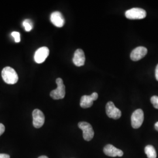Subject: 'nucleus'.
<instances>
[{
    "mask_svg": "<svg viewBox=\"0 0 158 158\" xmlns=\"http://www.w3.org/2000/svg\"><path fill=\"white\" fill-rule=\"evenodd\" d=\"M2 77L6 83L14 85L18 81V76L16 71L11 67H6L2 70Z\"/></svg>",
    "mask_w": 158,
    "mask_h": 158,
    "instance_id": "1",
    "label": "nucleus"
},
{
    "mask_svg": "<svg viewBox=\"0 0 158 158\" xmlns=\"http://www.w3.org/2000/svg\"><path fill=\"white\" fill-rule=\"evenodd\" d=\"M56 81L57 87L56 89L51 91L50 96L54 100L63 99L66 94L65 85L63 84V81L61 78H57Z\"/></svg>",
    "mask_w": 158,
    "mask_h": 158,
    "instance_id": "2",
    "label": "nucleus"
},
{
    "mask_svg": "<svg viewBox=\"0 0 158 158\" xmlns=\"http://www.w3.org/2000/svg\"><path fill=\"white\" fill-rule=\"evenodd\" d=\"M125 17L130 19H141L147 16V12L140 8H133L125 12Z\"/></svg>",
    "mask_w": 158,
    "mask_h": 158,
    "instance_id": "3",
    "label": "nucleus"
},
{
    "mask_svg": "<svg viewBox=\"0 0 158 158\" xmlns=\"http://www.w3.org/2000/svg\"><path fill=\"white\" fill-rule=\"evenodd\" d=\"M78 126L79 128L83 131V136L85 140L90 141L93 138L94 132L91 124L87 122H80Z\"/></svg>",
    "mask_w": 158,
    "mask_h": 158,
    "instance_id": "4",
    "label": "nucleus"
},
{
    "mask_svg": "<svg viewBox=\"0 0 158 158\" xmlns=\"http://www.w3.org/2000/svg\"><path fill=\"white\" fill-rule=\"evenodd\" d=\"M144 119V114L141 109H138L132 113L131 115V125L132 127L138 129L141 126Z\"/></svg>",
    "mask_w": 158,
    "mask_h": 158,
    "instance_id": "5",
    "label": "nucleus"
},
{
    "mask_svg": "<svg viewBox=\"0 0 158 158\" xmlns=\"http://www.w3.org/2000/svg\"><path fill=\"white\" fill-rule=\"evenodd\" d=\"M106 114L109 118L118 119L121 116V111L116 107L113 102H108L106 107Z\"/></svg>",
    "mask_w": 158,
    "mask_h": 158,
    "instance_id": "6",
    "label": "nucleus"
},
{
    "mask_svg": "<svg viewBox=\"0 0 158 158\" xmlns=\"http://www.w3.org/2000/svg\"><path fill=\"white\" fill-rule=\"evenodd\" d=\"M33 125L36 128H40L45 123V115L42 111L38 109H35L32 113Z\"/></svg>",
    "mask_w": 158,
    "mask_h": 158,
    "instance_id": "7",
    "label": "nucleus"
},
{
    "mask_svg": "<svg viewBox=\"0 0 158 158\" xmlns=\"http://www.w3.org/2000/svg\"><path fill=\"white\" fill-rule=\"evenodd\" d=\"M49 50L47 47H41L36 51L34 55V60L37 63H42L49 56Z\"/></svg>",
    "mask_w": 158,
    "mask_h": 158,
    "instance_id": "8",
    "label": "nucleus"
},
{
    "mask_svg": "<svg viewBox=\"0 0 158 158\" xmlns=\"http://www.w3.org/2000/svg\"><path fill=\"white\" fill-rule=\"evenodd\" d=\"M98 95L96 92L92 93L90 96H82L80 100V106L83 108L91 107L93 104L94 101H96L98 98Z\"/></svg>",
    "mask_w": 158,
    "mask_h": 158,
    "instance_id": "9",
    "label": "nucleus"
},
{
    "mask_svg": "<svg viewBox=\"0 0 158 158\" xmlns=\"http://www.w3.org/2000/svg\"><path fill=\"white\" fill-rule=\"evenodd\" d=\"M148 50L147 48L143 46L136 48L131 53V59L133 61H138L147 55Z\"/></svg>",
    "mask_w": 158,
    "mask_h": 158,
    "instance_id": "10",
    "label": "nucleus"
},
{
    "mask_svg": "<svg viewBox=\"0 0 158 158\" xmlns=\"http://www.w3.org/2000/svg\"><path fill=\"white\" fill-rule=\"evenodd\" d=\"M51 23L58 28L63 27L65 23V19L62 14L59 11L53 12L51 15Z\"/></svg>",
    "mask_w": 158,
    "mask_h": 158,
    "instance_id": "11",
    "label": "nucleus"
},
{
    "mask_svg": "<svg viewBox=\"0 0 158 158\" xmlns=\"http://www.w3.org/2000/svg\"><path fill=\"white\" fill-rule=\"evenodd\" d=\"M103 151L106 155L110 157H121L124 155V152H123V151L119 149L110 144L107 145L104 147Z\"/></svg>",
    "mask_w": 158,
    "mask_h": 158,
    "instance_id": "12",
    "label": "nucleus"
},
{
    "mask_svg": "<svg viewBox=\"0 0 158 158\" xmlns=\"http://www.w3.org/2000/svg\"><path fill=\"white\" fill-rule=\"evenodd\" d=\"M85 53L81 49H77L74 52L73 62L74 64L78 67L82 66L85 64Z\"/></svg>",
    "mask_w": 158,
    "mask_h": 158,
    "instance_id": "13",
    "label": "nucleus"
},
{
    "mask_svg": "<svg viewBox=\"0 0 158 158\" xmlns=\"http://www.w3.org/2000/svg\"><path fill=\"white\" fill-rule=\"evenodd\" d=\"M145 152L148 158H156L157 156L155 148L151 145H148L145 148Z\"/></svg>",
    "mask_w": 158,
    "mask_h": 158,
    "instance_id": "14",
    "label": "nucleus"
},
{
    "mask_svg": "<svg viewBox=\"0 0 158 158\" xmlns=\"http://www.w3.org/2000/svg\"><path fill=\"white\" fill-rule=\"evenodd\" d=\"M23 26L27 32L31 31L33 28L32 22L30 19H25L23 23Z\"/></svg>",
    "mask_w": 158,
    "mask_h": 158,
    "instance_id": "15",
    "label": "nucleus"
},
{
    "mask_svg": "<svg viewBox=\"0 0 158 158\" xmlns=\"http://www.w3.org/2000/svg\"><path fill=\"white\" fill-rule=\"evenodd\" d=\"M151 102L156 109H158V96H152L151 98Z\"/></svg>",
    "mask_w": 158,
    "mask_h": 158,
    "instance_id": "16",
    "label": "nucleus"
},
{
    "mask_svg": "<svg viewBox=\"0 0 158 158\" xmlns=\"http://www.w3.org/2000/svg\"><path fill=\"white\" fill-rule=\"evenodd\" d=\"M11 35L12 37L14 38L15 42L16 43H19L21 41V38H20V34L18 32H12Z\"/></svg>",
    "mask_w": 158,
    "mask_h": 158,
    "instance_id": "17",
    "label": "nucleus"
},
{
    "mask_svg": "<svg viewBox=\"0 0 158 158\" xmlns=\"http://www.w3.org/2000/svg\"><path fill=\"white\" fill-rule=\"evenodd\" d=\"M5 126L2 124L0 123V136L4 134V132H5Z\"/></svg>",
    "mask_w": 158,
    "mask_h": 158,
    "instance_id": "18",
    "label": "nucleus"
},
{
    "mask_svg": "<svg viewBox=\"0 0 158 158\" xmlns=\"http://www.w3.org/2000/svg\"><path fill=\"white\" fill-rule=\"evenodd\" d=\"M0 158H10V156L6 153H0Z\"/></svg>",
    "mask_w": 158,
    "mask_h": 158,
    "instance_id": "19",
    "label": "nucleus"
},
{
    "mask_svg": "<svg viewBox=\"0 0 158 158\" xmlns=\"http://www.w3.org/2000/svg\"><path fill=\"white\" fill-rule=\"evenodd\" d=\"M155 77L158 81V65L156 66V69H155Z\"/></svg>",
    "mask_w": 158,
    "mask_h": 158,
    "instance_id": "20",
    "label": "nucleus"
},
{
    "mask_svg": "<svg viewBox=\"0 0 158 158\" xmlns=\"http://www.w3.org/2000/svg\"><path fill=\"white\" fill-rule=\"evenodd\" d=\"M155 128L156 130L158 131V122L156 123V124H155Z\"/></svg>",
    "mask_w": 158,
    "mask_h": 158,
    "instance_id": "21",
    "label": "nucleus"
},
{
    "mask_svg": "<svg viewBox=\"0 0 158 158\" xmlns=\"http://www.w3.org/2000/svg\"><path fill=\"white\" fill-rule=\"evenodd\" d=\"M38 158H49L48 157H47L46 156H40Z\"/></svg>",
    "mask_w": 158,
    "mask_h": 158,
    "instance_id": "22",
    "label": "nucleus"
}]
</instances>
